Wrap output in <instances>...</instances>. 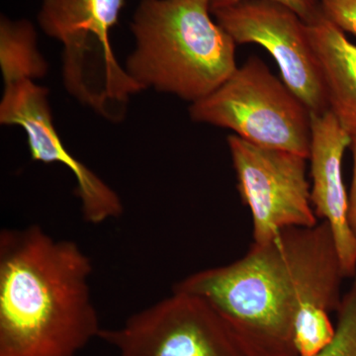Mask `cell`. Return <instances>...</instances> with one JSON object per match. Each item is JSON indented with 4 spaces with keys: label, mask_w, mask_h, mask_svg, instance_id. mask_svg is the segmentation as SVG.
<instances>
[{
    "label": "cell",
    "mask_w": 356,
    "mask_h": 356,
    "mask_svg": "<svg viewBox=\"0 0 356 356\" xmlns=\"http://www.w3.org/2000/svg\"><path fill=\"white\" fill-rule=\"evenodd\" d=\"M344 278L331 227L322 221L252 243L242 259L196 271L172 290L206 300L248 356H300L299 314L308 307L339 310Z\"/></svg>",
    "instance_id": "cell-1"
},
{
    "label": "cell",
    "mask_w": 356,
    "mask_h": 356,
    "mask_svg": "<svg viewBox=\"0 0 356 356\" xmlns=\"http://www.w3.org/2000/svg\"><path fill=\"white\" fill-rule=\"evenodd\" d=\"M93 262L38 224L0 231V356H77L103 327Z\"/></svg>",
    "instance_id": "cell-2"
},
{
    "label": "cell",
    "mask_w": 356,
    "mask_h": 356,
    "mask_svg": "<svg viewBox=\"0 0 356 356\" xmlns=\"http://www.w3.org/2000/svg\"><path fill=\"white\" fill-rule=\"evenodd\" d=\"M210 0H140L125 69L143 89L194 103L238 69L236 44L211 17Z\"/></svg>",
    "instance_id": "cell-3"
},
{
    "label": "cell",
    "mask_w": 356,
    "mask_h": 356,
    "mask_svg": "<svg viewBox=\"0 0 356 356\" xmlns=\"http://www.w3.org/2000/svg\"><path fill=\"white\" fill-rule=\"evenodd\" d=\"M189 113L193 121L229 129L257 146L310 156V111L254 56L219 88L192 103Z\"/></svg>",
    "instance_id": "cell-4"
},
{
    "label": "cell",
    "mask_w": 356,
    "mask_h": 356,
    "mask_svg": "<svg viewBox=\"0 0 356 356\" xmlns=\"http://www.w3.org/2000/svg\"><path fill=\"white\" fill-rule=\"evenodd\" d=\"M98 339L118 356H248L206 300L175 290L120 327L102 329Z\"/></svg>",
    "instance_id": "cell-5"
},
{
    "label": "cell",
    "mask_w": 356,
    "mask_h": 356,
    "mask_svg": "<svg viewBox=\"0 0 356 356\" xmlns=\"http://www.w3.org/2000/svg\"><path fill=\"white\" fill-rule=\"evenodd\" d=\"M227 142L241 198L252 212L254 243L269 242L286 229L318 224L306 177L308 159L236 135Z\"/></svg>",
    "instance_id": "cell-6"
},
{
    "label": "cell",
    "mask_w": 356,
    "mask_h": 356,
    "mask_svg": "<svg viewBox=\"0 0 356 356\" xmlns=\"http://www.w3.org/2000/svg\"><path fill=\"white\" fill-rule=\"evenodd\" d=\"M211 10L236 44H257L270 54L282 81L310 113L329 110L324 77L308 25L294 11L269 0H242L212 6Z\"/></svg>",
    "instance_id": "cell-7"
},
{
    "label": "cell",
    "mask_w": 356,
    "mask_h": 356,
    "mask_svg": "<svg viewBox=\"0 0 356 356\" xmlns=\"http://www.w3.org/2000/svg\"><path fill=\"white\" fill-rule=\"evenodd\" d=\"M0 123L19 126L25 131L33 161L60 163L69 168L76 178V194L84 222L96 226L123 215L124 205L118 193L72 156L60 140L54 125L48 89L28 79L4 86Z\"/></svg>",
    "instance_id": "cell-8"
},
{
    "label": "cell",
    "mask_w": 356,
    "mask_h": 356,
    "mask_svg": "<svg viewBox=\"0 0 356 356\" xmlns=\"http://www.w3.org/2000/svg\"><path fill=\"white\" fill-rule=\"evenodd\" d=\"M351 136L330 110L311 113V200L316 215L331 227L344 277L356 276V234L348 221L343 179L344 152Z\"/></svg>",
    "instance_id": "cell-9"
},
{
    "label": "cell",
    "mask_w": 356,
    "mask_h": 356,
    "mask_svg": "<svg viewBox=\"0 0 356 356\" xmlns=\"http://www.w3.org/2000/svg\"><path fill=\"white\" fill-rule=\"evenodd\" d=\"M307 25L324 77L329 110L353 137L356 135V44L323 15Z\"/></svg>",
    "instance_id": "cell-10"
},
{
    "label": "cell",
    "mask_w": 356,
    "mask_h": 356,
    "mask_svg": "<svg viewBox=\"0 0 356 356\" xmlns=\"http://www.w3.org/2000/svg\"><path fill=\"white\" fill-rule=\"evenodd\" d=\"M0 67L4 86L42 79L48 64L38 49V37L30 21L0 19Z\"/></svg>",
    "instance_id": "cell-11"
},
{
    "label": "cell",
    "mask_w": 356,
    "mask_h": 356,
    "mask_svg": "<svg viewBox=\"0 0 356 356\" xmlns=\"http://www.w3.org/2000/svg\"><path fill=\"white\" fill-rule=\"evenodd\" d=\"M336 327L330 313L316 307L303 309L295 325V343L300 356H312L334 339Z\"/></svg>",
    "instance_id": "cell-12"
},
{
    "label": "cell",
    "mask_w": 356,
    "mask_h": 356,
    "mask_svg": "<svg viewBox=\"0 0 356 356\" xmlns=\"http://www.w3.org/2000/svg\"><path fill=\"white\" fill-rule=\"evenodd\" d=\"M312 356H356V276L337 310L334 339Z\"/></svg>",
    "instance_id": "cell-13"
},
{
    "label": "cell",
    "mask_w": 356,
    "mask_h": 356,
    "mask_svg": "<svg viewBox=\"0 0 356 356\" xmlns=\"http://www.w3.org/2000/svg\"><path fill=\"white\" fill-rule=\"evenodd\" d=\"M321 13L344 33L356 36V0H318Z\"/></svg>",
    "instance_id": "cell-14"
},
{
    "label": "cell",
    "mask_w": 356,
    "mask_h": 356,
    "mask_svg": "<svg viewBox=\"0 0 356 356\" xmlns=\"http://www.w3.org/2000/svg\"><path fill=\"white\" fill-rule=\"evenodd\" d=\"M211 7L224 6V4L234 3L242 0H210ZM282 4L294 11L307 24L314 22L323 15L321 13L320 1L318 0H269Z\"/></svg>",
    "instance_id": "cell-15"
},
{
    "label": "cell",
    "mask_w": 356,
    "mask_h": 356,
    "mask_svg": "<svg viewBox=\"0 0 356 356\" xmlns=\"http://www.w3.org/2000/svg\"><path fill=\"white\" fill-rule=\"evenodd\" d=\"M350 149L353 159V172L348 194V221L356 234V135L351 137Z\"/></svg>",
    "instance_id": "cell-16"
}]
</instances>
